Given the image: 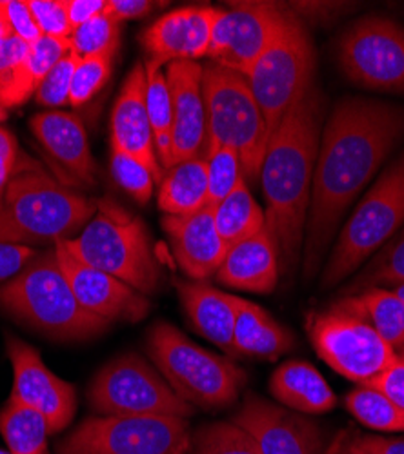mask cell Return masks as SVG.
I'll return each instance as SVG.
<instances>
[{"instance_id":"1f68e13d","label":"cell","mask_w":404,"mask_h":454,"mask_svg":"<svg viewBox=\"0 0 404 454\" xmlns=\"http://www.w3.org/2000/svg\"><path fill=\"white\" fill-rule=\"evenodd\" d=\"M346 407L366 427L384 433H404V411L376 387H355L346 395Z\"/></svg>"},{"instance_id":"8fae6325","label":"cell","mask_w":404,"mask_h":454,"mask_svg":"<svg viewBox=\"0 0 404 454\" xmlns=\"http://www.w3.org/2000/svg\"><path fill=\"white\" fill-rule=\"evenodd\" d=\"M88 398L100 416H175L188 420L195 409L170 387L157 367L135 353L106 364L93 378Z\"/></svg>"},{"instance_id":"30bf717a","label":"cell","mask_w":404,"mask_h":454,"mask_svg":"<svg viewBox=\"0 0 404 454\" xmlns=\"http://www.w3.org/2000/svg\"><path fill=\"white\" fill-rule=\"evenodd\" d=\"M310 342L317 355L348 380L364 386L397 362V353L359 311L352 296L312 311L306 318Z\"/></svg>"},{"instance_id":"cb8c5ba5","label":"cell","mask_w":404,"mask_h":454,"mask_svg":"<svg viewBox=\"0 0 404 454\" xmlns=\"http://www.w3.org/2000/svg\"><path fill=\"white\" fill-rule=\"evenodd\" d=\"M175 289L194 329L226 355L237 356L234 296L202 280H175Z\"/></svg>"},{"instance_id":"5b68a950","label":"cell","mask_w":404,"mask_h":454,"mask_svg":"<svg viewBox=\"0 0 404 454\" xmlns=\"http://www.w3.org/2000/svg\"><path fill=\"white\" fill-rule=\"evenodd\" d=\"M62 244L86 266L119 278L142 294L155 293L161 284V266L146 225L112 199L97 202V213L83 233Z\"/></svg>"},{"instance_id":"277c9868","label":"cell","mask_w":404,"mask_h":454,"mask_svg":"<svg viewBox=\"0 0 404 454\" xmlns=\"http://www.w3.org/2000/svg\"><path fill=\"white\" fill-rule=\"evenodd\" d=\"M0 308L57 340H88L109 327L79 304L55 251L35 256L17 277L0 287Z\"/></svg>"},{"instance_id":"44dd1931","label":"cell","mask_w":404,"mask_h":454,"mask_svg":"<svg viewBox=\"0 0 404 454\" xmlns=\"http://www.w3.org/2000/svg\"><path fill=\"white\" fill-rule=\"evenodd\" d=\"M215 206H206L186 216L162 218V227L171 240L173 254L192 280H206L217 275L228 253L226 244L218 237L215 220Z\"/></svg>"},{"instance_id":"ac0fdd59","label":"cell","mask_w":404,"mask_h":454,"mask_svg":"<svg viewBox=\"0 0 404 454\" xmlns=\"http://www.w3.org/2000/svg\"><path fill=\"white\" fill-rule=\"evenodd\" d=\"M166 82L171 97L173 164L204 157L208 131L202 66L192 60L170 62Z\"/></svg>"},{"instance_id":"d6986e66","label":"cell","mask_w":404,"mask_h":454,"mask_svg":"<svg viewBox=\"0 0 404 454\" xmlns=\"http://www.w3.org/2000/svg\"><path fill=\"white\" fill-rule=\"evenodd\" d=\"M220 10L208 6H190L166 13L146 27L140 43L150 55L162 66L178 60L202 59L208 55L213 24Z\"/></svg>"},{"instance_id":"b9f144b4","label":"cell","mask_w":404,"mask_h":454,"mask_svg":"<svg viewBox=\"0 0 404 454\" xmlns=\"http://www.w3.org/2000/svg\"><path fill=\"white\" fill-rule=\"evenodd\" d=\"M69 53V43L51 39V36H41L39 41L29 44L28 50V62L31 77L35 81V86L39 88L41 82L46 79V74L55 67V64Z\"/></svg>"},{"instance_id":"74e56055","label":"cell","mask_w":404,"mask_h":454,"mask_svg":"<svg viewBox=\"0 0 404 454\" xmlns=\"http://www.w3.org/2000/svg\"><path fill=\"white\" fill-rule=\"evenodd\" d=\"M112 60L114 55H95L81 59L69 90L71 106L79 107L90 102L106 86L109 74H112Z\"/></svg>"},{"instance_id":"7402d4cb","label":"cell","mask_w":404,"mask_h":454,"mask_svg":"<svg viewBox=\"0 0 404 454\" xmlns=\"http://www.w3.org/2000/svg\"><path fill=\"white\" fill-rule=\"evenodd\" d=\"M29 128L50 157L55 159L69 175L84 184L95 182L97 164L91 155L86 129L79 117L59 109L43 111L31 119Z\"/></svg>"},{"instance_id":"603a6c76","label":"cell","mask_w":404,"mask_h":454,"mask_svg":"<svg viewBox=\"0 0 404 454\" xmlns=\"http://www.w3.org/2000/svg\"><path fill=\"white\" fill-rule=\"evenodd\" d=\"M279 251L268 227L228 249L217 280L241 291L272 293L279 282Z\"/></svg>"},{"instance_id":"11a10c76","label":"cell","mask_w":404,"mask_h":454,"mask_svg":"<svg viewBox=\"0 0 404 454\" xmlns=\"http://www.w3.org/2000/svg\"><path fill=\"white\" fill-rule=\"evenodd\" d=\"M339 454H346V452H345V450H341V452H339Z\"/></svg>"},{"instance_id":"484cf974","label":"cell","mask_w":404,"mask_h":454,"mask_svg":"<svg viewBox=\"0 0 404 454\" xmlns=\"http://www.w3.org/2000/svg\"><path fill=\"white\" fill-rule=\"evenodd\" d=\"M270 391L286 409L299 414H322L337 405V396L322 374L305 360L279 365L270 378Z\"/></svg>"},{"instance_id":"e0dca14e","label":"cell","mask_w":404,"mask_h":454,"mask_svg":"<svg viewBox=\"0 0 404 454\" xmlns=\"http://www.w3.org/2000/svg\"><path fill=\"white\" fill-rule=\"evenodd\" d=\"M59 266L79 304L97 318L112 322H140L150 313V300L119 278L86 266L62 242L55 244Z\"/></svg>"},{"instance_id":"7c38bea8","label":"cell","mask_w":404,"mask_h":454,"mask_svg":"<svg viewBox=\"0 0 404 454\" xmlns=\"http://www.w3.org/2000/svg\"><path fill=\"white\" fill-rule=\"evenodd\" d=\"M186 419L175 416H95L83 422L57 454H190Z\"/></svg>"},{"instance_id":"f546056e","label":"cell","mask_w":404,"mask_h":454,"mask_svg":"<svg viewBox=\"0 0 404 454\" xmlns=\"http://www.w3.org/2000/svg\"><path fill=\"white\" fill-rule=\"evenodd\" d=\"M146 66V109L154 133V144L159 164L164 171L173 166L171 149V97L162 64L148 60Z\"/></svg>"},{"instance_id":"f6af8a7d","label":"cell","mask_w":404,"mask_h":454,"mask_svg":"<svg viewBox=\"0 0 404 454\" xmlns=\"http://www.w3.org/2000/svg\"><path fill=\"white\" fill-rule=\"evenodd\" d=\"M35 258V249L29 246L0 244V282L17 277Z\"/></svg>"},{"instance_id":"8992f818","label":"cell","mask_w":404,"mask_h":454,"mask_svg":"<svg viewBox=\"0 0 404 454\" xmlns=\"http://www.w3.org/2000/svg\"><path fill=\"white\" fill-rule=\"evenodd\" d=\"M148 355L170 387L192 407H228L248 380L230 358L202 349L168 322L150 329Z\"/></svg>"},{"instance_id":"4fadbf2b","label":"cell","mask_w":404,"mask_h":454,"mask_svg":"<svg viewBox=\"0 0 404 454\" xmlns=\"http://www.w3.org/2000/svg\"><path fill=\"white\" fill-rule=\"evenodd\" d=\"M339 64L346 77L377 91L404 93V27L390 19L366 17L339 43Z\"/></svg>"},{"instance_id":"8d00e7d4","label":"cell","mask_w":404,"mask_h":454,"mask_svg":"<svg viewBox=\"0 0 404 454\" xmlns=\"http://www.w3.org/2000/svg\"><path fill=\"white\" fill-rule=\"evenodd\" d=\"M208 164V204L218 206L244 178L239 153L232 147H217L204 155Z\"/></svg>"},{"instance_id":"f35d334b","label":"cell","mask_w":404,"mask_h":454,"mask_svg":"<svg viewBox=\"0 0 404 454\" xmlns=\"http://www.w3.org/2000/svg\"><path fill=\"white\" fill-rule=\"evenodd\" d=\"M112 175L115 182L139 204H148L154 195V175L124 151L112 147Z\"/></svg>"},{"instance_id":"60d3db41","label":"cell","mask_w":404,"mask_h":454,"mask_svg":"<svg viewBox=\"0 0 404 454\" xmlns=\"http://www.w3.org/2000/svg\"><path fill=\"white\" fill-rule=\"evenodd\" d=\"M28 6L44 36L69 41L71 26L64 8V0H28Z\"/></svg>"},{"instance_id":"ba28073f","label":"cell","mask_w":404,"mask_h":454,"mask_svg":"<svg viewBox=\"0 0 404 454\" xmlns=\"http://www.w3.org/2000/svg\"><path fill=\"white\" fill-rule=\"evenodd\" d=\"M402 223L404 153L386 168L345 223L332 254L324 263L321 286L329 289L341 284L392 240Z\"/></svg>"},{"instance_id":"7a4b0ae2","label":"cell","mask_w":404,"mask_h":454,"mask_svg":"<svg viewBox=\"0 0 404 454\" xmlns=\"http://www.w3.org/2000/svg\"><path fill=\"white\" fill-rule=\"evenodd\" d=\"M321 128L322 98L313 86L270 137L261 168L266 227L286 275L297 266L305 246Z\"/></svg>"},{"instance_id":"d6a6232c","label":"cell","mask_w":404,"mask_h":454,"mask_svg":"<svg viewBox=\"0 0 404 454\" xmlns=\"http://www.w3.org/2000/svg\"><path fill=\"white\" fill-rule=\"evenodd\" d=\"M400 284H404V230L377 251L366 270L343 291V296L357 294L370 287L392 289Z\"/></svg>"},{"instance_id":"2e32d148","label":"cell","mask_w":404,"mask_h":454,"mask_svg":"<svg viewBox=\"0 0 404 454\" xmlns=\"http://www.w3.org/2000/svg\"><path fill=\"white\" fill-rule=\"evenodd\" d=\"M6 351L13 365L12 398L39 411L50 426V434L67 427L75 414V389L53 374L36 349L20 338L8 334Z\"/></svg>"},{"instance_id":"4316f807","label":"cell","mask_w":404,"mask_h":454,"mask_svg":"<svg viewBox=\"0 0 404 454\" xmlns=\"http://www.w3.org/2000/svg\"><path fill=\"white\" fill-rule=\"evenodd\" d=\"M159 207L171 216H186L208 206V164L204 157L173 164L161 182Z\"/></svg>"},{"instance_id":"f907efd6","label":"cell","mask_w":404,"mask_h":454,"mask_svg":"<svg viewBox=\"0 0 404 454\" xmlns=\"http://www.w3.org/2000/svg\"><path fill=\"white\" fill-rule=\"evenodd\" d=\"M13 39V31L8 24L4 8H3V0H0V73L4 71L8 60H10V44Z\"/></svg>"},{"instance_id":"836d02e7","label":"cell","mask_w":404,"mask_h":454,"mask_svg":"<svg viewBox=\"0 0 404 454\" xmlns=\"http://www.w3.org/2000/svg\"><path fill=\"white\" fill-rule=\"evenodd\" d=\"M190 454H261V450L251 434L234 422H217L192 436Z\"/></svg>"},{"instance_id":"d590c367","label":"cell","mask_w":404,"mask_h":454,"mask_svg":"<svg viewBox=\"0 0 404 454\" xmlns=\"http://www.w3.org/2000/svg\"><path fill=\"white\" fill-rule=\"evenodd\" d=\"M119 22L107 15H99L77 27L69 36V51L81 59L95 55H115L119 48Z\"/></svg>"},{"instance_id":"c3c4849f","label":"cell","mask_w":404,"mask_h":454,"mask_svg":"<svg viewBox=\"0 0 404 454\" xmlns=\"http://www.w3.org/2000/svg\"><path fill=\"white\" fill-rule=\"evenodd\" d=\"M154 6L155 3H150V0H106L104 15L121 24L123 20H135L148 15Z\"/></svg>"},{"instance_id":"3957f363","label":"cell","mask_w":404,"mask_h":454,"mask_svg":"<svg viewBox=\"0 0 404 454\" xmlns=\"http://www.w3.org/2000/svg\"><path fill=\"white\" fill-rule=\"evenodd\" d=\"M97 213V202L69 192L39 169L12 176L0 199V244L71 240Z\"/></svg>"},{"instance_id":"ffe728a7","label":"cell","mask_w":404,"mask_h":454,"mask_svg":"<svg viewBox=\"0 0 404 454\" xmlns=\"http://www.w3.org/2000/svg\"><path fill=\"white\" fill-rule=\"evenodd\" d=\"M112 147L148 168L155 182H162L164 169L159 164L154 133L146 109V66L135 64L121 88L112 111Z\"/></svg>"},{"instance_id":"681fc988","label":"cell","mask_w":404,"mask_h":454,"mask_svg":"<svg viewBox=\"0 0 404 454\" xmlns=\"http://www.w3.org/2000/svg\"><path fill=\"white\" fill-rule=\"evenodd\" d=\"M64 8L71 26V33L99 17L106 10V0H64Z\"/></svg>"},{"instance_id":"816d5d0a","label":"cell","mask_w":404,"mask_h":454,"mask_svg":"<svg viewBox=\"0 0 404 454\" xmlns=\"http://www.w3.org/2000/svg\"><path fill=\"white\" fill-rule=\"evenodd\" d=\"M392 291H395V294H397V296H400V298H402V301H404V284L392 287Z\"/></svg>"},{"instance_id":"7bdbcfd3","label":"cell","mask_w":404,"mask_h":454,"mask_svg":"<svg viewBox=\"0 0 404 454\" xmlns=\"http://www.w3.org/2000/svg\"><path fill=\"white\" fill-rule=\"evenodd\" d=\"M3 8L17 39L26 43L28 46L41 39L43 33L35 22V17L28 6V0H3Z\"/></svg>"},{"instance_id":"f1b7e54d","label":"cell","mask_w":404,"mask_h":454,"mask_svg":"<svg viewBox=\"0 0 404 454\" xmlns=\"http://www.w3.org/2000/svg\"><path fill=\"white\" fill-rule=\"evenodd\" d=\"M0 433L12 454H48L50 426L33 407L10 398L0 411Z\"/></svg>"},{"instance_id":"d4e9b609","label":"cell","mask_w":404,"mask_h":454,"mask_svg":"<svg viewBox=\"0 0 404 454\" xmlns=\"http://www.w3.org/2000/svg\"><path fill=\"white\" fill-rule=\"evenodd\" d=\"M234 344L237 356L277 360L296 346L293 334L284 325H281L266 309L239 296H234Z\"/></svg>"},{"instance_id":"5bb4252c","label":"cell","mask_w":404,"mask_h":454,"mask_svg":"<svg viewBox=\"0 0 404 454\" xmlns=\"http://www.w3.org/2000/svg\"><path fill=\"white\" fill-rule=\"evenodd\" d=\"M288 8L270 3H235L232 10H220L208 50L215 66L248 74L282 27Z\"/></svg>"},{"instance_id":"bcb514c9","label":"cell","mask_w":404,"mask_h":454,"mask_svg":"<svg viewBox=\"0 0 404 454\" xmlns=\"http://www.w3.org/2000/svg\"><path fill=\"white\" fill-rule=\"evenodd\" d=\"M364 386H370L383 391L404 411V365L399 360L393 365H390L383 374L374 378L372 382Z\"/></svg>"},{"instance_id":"db71d44e","label":"cell","mask_w":404,"mask_h":454,"mask_svg":"<svg viewBox=\"0 0 404 454\" xmlns=\"http://www.w3.org/2000/svg\"><path fill=\"white\" fill-rule=\"evenodd\" d=\"M0 454H12V452H4V450H0Z\"/></svg>"},{"instance_id":"52a82bcc","label":"cell","mask_w":404,"mask_h":454,"mask_svg":"<svg viewBox=\"0 0 404 454\" xmlns=\"http://www.w3.org/2000/svg\"><path fill=\"white\" fill-rule=\"evenodd\" d=\"M206 104V149L232 147L239 153L246 184L261 176L268 129L244 74L215 64L202 66Z\"/></svg>"},{"instance_id":"ee69618b","label":"cell","mask_w":404,"mask_h":454,"mask_svg":"<svg viewBox=\"0 0 404 454\" xmlns=\"http://www.w3.org/2000/svg\"><path fill=\"white\" fill-rule=\"evenodd\" d=\"M346 454H404V438L355 434L345 442Z\"/></svg>"},{"instance_id":"9a60e30c","label":"cell","mask_w":404,"mask_h":454,"mask_svg":"<svg viewBox=\"0 0 404 454\" xmlns=\"http://www.w3.org/2000/svg\"><path fill=\"white\" fill-rule=\"evenodd\" d=\"M251 434L261 454H326V436L305 414L248 395L232 420Z\"/></svg>"},{"instance_id":"ab89813d","label":"cell","mask_w":404,"mask_h":454,"mask_svg":"<svg viewBox=\"0 0 404 454\" xmlns=\"http://www.w3.org/2000/svg\"><path fill=\"white\" fill-rule=\"evenodd\" d=\"M81 64V57L69 51L64 55L55 67L46 74V79L35 91V98L44 107H62L69 104V90L75 74L77 66Z\"/></svg>"},{"instance_id":"83f0119b","label":"cell","mask_w":404,"mask_h":454,"mask_svg":"<svg viewBox=\"0 0 404 454\" xmlns=\"http://www.w3.org/2000/svg\"><path fill=\"white\" fill-rule=\"evenodd\" d=\"M213 220L218 237L228 249L266 227V215L255 202L244 178L223 202L215 206Z\"/></svg>"},{"instance_id":"4dcf8cb0","label":"cell","mask_w":404,"mask_h":454,"mask_svg":"<svg viewBox=\"0 0 404 454\" xmlns=\"http://www.w3.org/2000/svg\"><path fill=\"white\" fill-rule=\"evenodd\" d=\"M359 311L366 317L384 342L399 353L404 348V301L395 291L370 287L350 294Z\"/></svg>"},{"instance_id":"9c48e42d","label":"cell","mask_w":404,"mask_h":454,"mask_svg":"<svg viewBox=\"0 0 404 454\" xmlns=\"http://www.w3.org/2000/svg\"><path fill=\"white\" fill-rule=\"evenodd\" d=\"M315 51L301 17H288L273 41L246 74L250 90L259 104L268 137L275 133L288 111L312 88ZM270 142V140H268Z\"/></svg>"},{"instance_id":"f5cc1de1","label":"cell","mask_w":404,"mask_h":454,"mask_svg":"<svg viewBox=\"0 0 404 454\" xmlns=\"http://www.w3.org/2000/svg\"><path fill=\"white\" fill-rule=\"evenodd\" d=\"M397 360H399V362L404 365V348H402V349L397 353Z\"/></svg>"},{"instance_id":"e575fe53","label":"cell","mask_w":404,"mask_h":454,"mask_svg":"<svg viewBox=\"0 0 404 454\" xmlns=\"http://www.w3.org/2000/svg\"><path fill=\"white\" fill-rule=\"evenodd\" d=\"M29 46L13 35L10 44V60L0 73V107L22 106L35 91V81L28 62Z\"/></svg>"},{"instance_id":"6da1fadb","label":"cell","mask_w":404,"mask_h":454,"mask_svg":"<svg viewBox=\"0 0 404 454\" xmlns=\"http://www.w3.org/2000/svg\"><path fill=\"white\" fill-rule=\"evenodd\" d=\"M404 137V109L368 98L341 100L321 133L305 231V278L310 282L346 209Z\"/></svg>"},{"instance_id":"7dc6e473","label":"cell","mask_w":404,"mask_h":454,"mask_svg":"<svg viewBox=\"0 0 404 454\" xmlns=\"http://www.w3.org/2000/svg\"><path fill=\"white\" fill-rule=\"evenodd\" d=\"M17 159L19 147L15 137L8 129L0 128V199H3L12 176L17 171Z\"/></svg>"}]
</instances>
